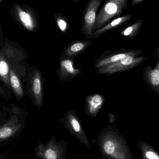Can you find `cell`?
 Instances as JSON below:
<instances>
[{
    "label": "cell",
    "instance_id": "6da1fadb",
    "mask_svg": "<svg viewBox=\"0 0 159 159\" xmlns=\"http://www.w3.org/2000/svg\"><path fill=\"white\" fill-rule=\"evenodd\" d=\"M98 144L106 159H134L127 141L114 126L102 130L98 136Z\"/></svg>",
    "mask_w": 159,
    "mask_h": 159
},
{
    "label": "cell",
    "instance_id": "7a4b0ae2",
    "mask_svg": "<svg viewBox=\"0 0 159 159\" xmlns=\"http://www.w3.org/2000/svg\"><path fill=\"white\" fill-rule=\"evenodd\" d=\"M27 57L24 48L17 43L8 38L5 39L0 48V80L11 95L9 72L13 67L26 62Z\"/></svg>",
    "mask_w": 159,
    "mask_h": 159
},
{
    "label": "cell",
    "instance_id": "3957f363",
    "mask_svg": "<svg viewBox=\"0 0 159 159\" xmlns=\"http://www.w3.org/2000/svg\"><path fill=\"white\" fill-rule=\"evenodd\" d=\"M12 19L26 30L37 32L40 26L38 13L31 6L25 4H13L10 9Z\"/></svg>",
    "mask_w": 159,
    "mask_h": 159
},
{
    "label": "cell",
    "instance_id": "277c9868",
    "mask_svg": "<svg viewBox=\"0 0 159 159\" xmlns=\"http://www.w3.org/2000/svg\"><path fill=\"white\" fill-rule=\"evenodd\" d=\"M30 69L26 61L13 67L9 72L10 87L17 100L23 99L28 94L27 83Z\"/></svg>",
    "mask_w": 159,
    "mask_h": 159
},
{
    "label": "cell",
    "instance_id": "5b68a950",
    "mask_svg": "<svg viewBox=\"0 0 159 159\" xmlns=\"http://www.w3.org/2000/svg\"><path fill=\"white\" fill-rule=\"evenodd\" d=\"M128 0H107L97 13L93 31L104 26L111 19L120 16L128 7Z\"/></svg>",
    "mask_w": 159,
    "mask_h": 159
},
{
    "label": "cell",
    "instance_id": "8992f818",
    "mask_svg": "<svg viewBox=\"0 0 159 159\" xmlns=\"http://www.w3.org/2000/svg\"><path fill=\"white\" fill-rule=\"evenodd\" d=\"M27 89L33 102L40 109L43 102V79L40 70L36 67L30 69Z\"/></svg>",
    "mask_w": 159,
    "mask_h": 159
},
{
    "label": "cell",
    "instance_id": "52a82bcc",
    "mask_svg": "<svg viewBox=\"0 0 159 159\" xmlns=\"http://www.w3.org/2000/svg\"><path fill=\"white\" fill-rule=\"evenodd\" d=\"M70 131L71 134L75 135L79 142L84 145L88 149H91V144L85 134L81 121L76 112L70 110L65 113L63 116L59 118Z\"/></svg>",
    "mask_w": 159,
    "mask_h": 159
},
{
    "label": "cell",
    "instance_id": "ba28073f",
    "mask_svg": "<svg viewBox=\"0 0 159 159\" xmlns=\"http://www.w3.org/2000/svg\"><path fill=\"white\" fill-rule=\"evenodd\" d=\"M149 58L143 56H128L117 62L96 70L95 72L100 74L112 75L116 73L130 70L139 66Z\"/></svg>",
    "mask_w": 159,
    "mask_h": 159
},
{
    "label": "cell",
    "instance_id": "9c48e42d",
    "mask_svg": "<svg viewBox=\"0 0 159 159\" xmlns=\"http://www.w3.org/2000/svg\"><path fill=\"white\" fill-rule=\"evenodd\" d=\"M102 2V0H89L85 6L80 31L89 40L93 38V27Z\"/></svg>",
    "mask_w": 159,
    "mask_h": 159
},
{
    "label": "cell",
    "instance_id": "30bf717a",
    "mask_svg": "<svg viewBox=\"0 0 159 159\" xmlns=\"http://www.w3.org/2000/svg\"><path fill=\"white\" fill-rule=\"evenodd\" d=\"M67 152L68 147L65 141L57 142L52 135L46 144L40 145L38 155L43 159H66Z\"/></svg>",
    "mask_w": 159,
    "mask_h": 159
},
{
    "label": "cell",
    "instance_id": "8fae6325",
    "mask_svg": "<svg viewBox=\"0 0 159 159\" xmlns=\"http://www.w3.org/2000/svg\"><path fill=\"white\" fill-rule=\"evenodd\" d=\"M143 53V51L141 49H121L113 51L112 53L107 54L106 56H102L98 58L95 61L94 68L98 70L107 65L117 62L128 56H139Z\"/></svg>",
    "mask_w": 159,
    "mask_h": 159
},
{
    "label": "cell",
    "instance_id": "7c38bea8",
    "mask_svg": "<svg viewBox=\"0 0 159 159\" xmlns=\"http://www.w3.org/2000/svg\"><path fill=\"white\" fill-rule=\"evenodd\" d=\"M154 56L158 58L156 65L154 68L150 65L143 68V79L150 89L159 96V46L155 50Z\"/></svg>",
    "mask_w": 159,
    "mask_h": 159
},
{
    "label": "cell",
    "instance_id": "4fadbf2b",
    "mask_svg": "<svg viewBox=\"0 0 159 159\" xmlns=\"http://www.w3.org/2000/svg\"><path fill=\"white\" fill-rule=\"evenodd\" d=\"M74 61V59L61 57L60 67L57 72L60 80L71 81L80 75L81 70L75 67Z\"/></svg>",
    "mask_w": 159,
    "mask_h": 159
},
{
    "label": "cell",
    "instance_id": "5bb4252c",
    "mask_svg": "<svg viewBox=\"0 0 159 159\" xmlns=\"http://www.w3.org/2000/svg\"><path fill=\"white\" fill-rule=\"evenodd\" d=\"M93 42L89 40H78L69 44L63 49L61 57L74 59L84 52Z\"/></svg>",
    "mask_w": 159,
    "mask_h": 159
},
{
    "label": "cell",
    "instance_id": "9a60e30c",
    "mask_svg": "<svg viewBox=\"0 0 159 159\" xmlns=\"http://www.w3.org/2000/svg\"><path fill=\"white\" fill-rule=\"evenodd\" d=\"M104 102L103 96L100 93H93L88 95L86 98V114L89 116H96L102 107Z\"/></svg>",
    "mask_w": 159,
    "mask_h": 159
},
{
    "label": "cell",
    "instance_id": "2e32d148",
    "mask_svg": "<svg viewBox=\"0 0 159 159\" xmlns=\"http://www.w3.org/2000/svg\"><path fill=\"white\" fill-rule=\"evenodd\" d=\"M132 18V15L127 14L125 16L115 19L107 25H105L100 29L93 30V38H97L107 32L112 30L119 26H121L124 23L130 20Z\"/></svg>",
    "mask_w": 159,
    "mask_h": 159
},
{
    "label": "cell",
    "instance_id": "e0dca14e",
    "mask_svg": "<svg viewBox=\"0 0 159 159\" xmlns=\"http://www.w3.org/2000/svg\"><path fill=\"white\" fill-rule=\"evenodd\" d=\"M137 146L142 159H159V152L147 142L139 140Z\"/></svg>",
    "mask_w": 159,
    "mask_h": 159
},
{
    "label": "cell",
    "instance_id": "ac0fdd59",
    "mask_svg": "<svg viewBox=\"0 0 159 159\" xmlns=\"http://www.w3.org/2000/svg\"><path fill=\"white\" fill-rule=\"evenodd\" d=\"M143 20L139 19L123 29L120 34L129 39H134L139 35L143 25Z\"/></svg>",
    "mask_w": 159,
    "mask_h": 159
},
{
    "label": "cell",
    "instance_id": "d6986e66",
    "mask_svg": "<svg viewBox=\"0 0 159 159\" xmlns=\"http://www.w3.org/2000/svg\"><path fill=\"white\" fill-rule=\"evenodd\" d=\"M54 19L57 26L61 31L66 33L70 27V23L67 17L62 13L57 12L54 15Z\"/></svg>",
    "mask_w": 159,
    "mask_h": 159
},
{
    "label": "cell",
    "instance_id": "ffe728a7",
    "mask_svg": "<svg viewBox=\"0 0 159 159\" xmlns=\"http://www.w3.org/2000/svg\"><path fill=\"white\" fill-rule=\"evenodd\" d=\"M0 98H2L7 101L12 100V95L8 92L2 82L0 80Z\"/></svg>",
    "mask_w": 159,
    "mask_h": 159
},
{
    "label": "cell",
    "instance_id": "44dd1931",
    "mask_svg": "<svg viewBox=\"0 0 159 159\" xmlns=\"http://www.w3.org/2000/svg\"><path fill=\"white\" fill-rule=\"evenodd\" d=\"M13 130L10 127L5 126L0 129V138L5 139L9 137L12 134Z\"/></svg>",
    "mask_w": 159,
    "mask_h": 159
},
{
    "label": "cell",
    "instance_id": "7402d4cb",
    "mask_svg": "<svg viewBox=\"0 0 159 159\" xmlns=\"http://www.w3.org/2000/svg\"><path fill=\"white\" fill-rule=\"evenodd\" d=\"M4 42V39L2 27L0 22V47H1L3 44Z\"/></svg>",
    "mask_w": 159,
    "mask_h": 159
},
{
    "label": "cell",
    "instance_id": "603a6c76",
    "mask_svg": "<svg viewBox=\"0 0 159 159\" xmlns=\"http://www.w3.org/2000/svg\"><path fill=\"white\" fill-rule=\"evenodd\" d=\"M108 115H109V121L110 122V123H114L116 121V116H115V115H114V114L112 113H109L108 114Z\"/></svg>",
    "mask_w": 159,
    "mask_h": 159
},
{
    "label": "cell",
    "instance_id": "cb8c5ba5",
    "mask_svg": "<svg viewBox=\"0 0 159 159\" xmlns=\"http://www.w3.org/2000/svg\"><path fill=\"white\" fill-rule=\"evenodd\" d=\"M144 0H131V5L132 7L135 6L139 4L140 3L142 2Z\"/></svg>",
    "mask_w": 159,
    "mask_h": 159
},
{
    "label": "cell",
    "instance_id": "d4e9b609",
    "mask_svg": "<svg viewBox=\"0 0 159 159\" xmlns=\"http://www.w3.org/2000/svg\"><path fill=\"white\" fill-rule=\"evenodd\" d=\"M80 1H81V0H71V2L75 3H78Z\"/></svg>",
    "mask_w": 159,
    "mask_h": 159
},
{
    "label": "cell",
    "instance_id": "484cf974",
    "mask_svg": "<svg viewBox=\"0 0 159 159\" xmlns=\"http://www.w3.org/2000/svg\"><path fill=\"white\" fill-rule=\"evenodd\" d=\"M3 0H0V2H2V1Z\"/></svg>",
    "mask_w": 159,
    "mask_h": 159
}]
</instances>
